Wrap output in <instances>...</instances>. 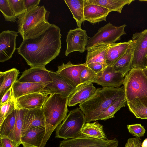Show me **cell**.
<instances>
[{"label":"cell","instance_id":"cell-1","mask_svg":"<svg viewBox=\"0 0 147 147\" xmlns=\"http://www.w3.org/2000/svg\"><path fill=\"white\" fill-rule=\"evenodd\" d=\"M61 37L59 28L51 24L37 37L23 40L18 53L30 67H45L59 55Z\"/></svg>","mask_w":147,"mask_h":147},{"label":"cell","instance_id":"cell-2","mask_svg":"<svg viewBox=\"0 0 147 147\" xmlns=\"http://www.w3.org/2000/svg\"><path fill=\"white\" fill-rule=\"evenodd\" d=\"M125 98L124 86L97 88L88 99L79 105L86 122L96 120L98 116L118 100Z\"/></svg>","mask_w":147,"mask_h":147},{"label":"cell","instance_id":"cell-3","mask_svg":"<svg viewBox=\"0 0 147 147\" xmlns=\"http://www.w3.org/2000/svg\"><path fill=\"white\" fill-rule=\"evenodd\" d=\"M49 15L44 6H38L18 16V32L23 40L37 37L47 29L51 24L48 21Z\"/></svg>","mask_w":147,"mask_h":147},{"label":"cell","instance_id":"cell-4","mask_svg":"<svg viewBox=\"0 0 147 147\" xmlns=\"http://www.w3.org/2000/svg\"><path fill=\"white\" fill-rule=\"evenodd\" d=\"M68 98L61 95L50 94L42 108L47 124L44 147L53 131L67 116Z\"/></svg>","mask_w":147,"mask_h":147},{"label":"cell","instance_id":"cell-5","mask_svg":"<svg viewBox=\"0 0 147 147\" xmlns=\"http://www.w3.org/2000/svg\"><path fill=\"white\" fill-rule=\"evenodd\" d=\"M127 101H135L147 107V78L143 69L133 68L124 77Z\"/></svg>","mask_w":147,"mask_h":147},{"label":"cell","instance_id":"cell-6","mask_svg":"<svg viewBox=\"0 0 147 147\" xmlns=\"http://www.w3.org/2000/svg\"><path fill=\"white\" fill-rule=\"evenodd\" d=\"M86 123L85 115L79 108L72 110L55 129V137L67 140L77 137Z\"/></svg>","mask_w":147,"mask_h":147},{"label":"cell","instance_id":"cell-7","mask_svg":"<svg viewBox=\"0 0 147 147\" xmlns=\"http://www.w3.org/2000/svg\"><path fill=\"white\" fill-rule=\"evenodd\" d=\"M126 24L115 26L110 22L100 28L92 37L88 39L86 47L87 50L96 45L115 43L121 36L126 33L124 30Z\"/></svg>","mask_w":147,"mask_h":147},{"label":"cell","instance_id":"cell-8","mask_svg":"<svg viewBox=\"0 0 147 147\" xmlns=\"http://www.w3.org/2000/svg\"><path fill=\"white\" fill-rule=\"evenodd\" d=\"M119 141L115 138L102 140L80 135L75 138L64 139L59 147H117Z\"/></svg>","mask_w":147,"mask_h":147},{"label":"cell","instance_id":"cell-9","mask_svg":"<svg viewBox=\"0 0 147 147\" xmlns=\"http://www.w3.org/2000/svg\"><path fill=\"white\" fill-rule=\"evenodd\" d=\"M49 72L52 81L46 85L41 93L58 94L69 98L77 87L55 72Z\"/></svg>","mask_w":147,"mask_h":147},{"label":"cell","instance_id":"cell-10","mask_svg":"<svg viewBox=\"0 0 147 147\" xmlns=\"http://www.w3.org/2000/svg\"><path fill=\"white\" fill-rule=\"evenodd\" d=\"M132 40L136 41L132 63L133 68L143 69L147 67V29L134 34Z\"/></svg>","mask_w":147,"mask_h":147},{"label":"cell","instance_id":"cell-11","mask_svg":"<svg viewBox=\"0 0 147 147\" xmlns=\"http://www.w3.org/2000/svg\"><path fill=\"white\" fill-rule=\"evenodd\" d=\"M88 38L86 30L81 28H77L70 30L66 36L65 56H67L74 51H77L80 53L84 52Z\"/></svg>","mask_w":147,"mask_h":147},{"label":"cell","instance_id":"cell-12","mask_svg":"<svg viewBox=\"0 0 147 147\" xmlns=\"http://www.w3.org/2000/svg\"><path fill=\"white\" fill-rule=\"evenodd\" d=\"M18 32L14 30H6L0 34V62L9 59L16 49V40Z\"/></svg>","mask_w":147,"mask_h":147},{"label":"cell","instance_id":"cell-13","mask_svg":"<svg viewBox=\"0 0 147 147\" xmlns=\"http://www.w3.org/2000/svg\"><path fill=\"white\" fill-rule=\"evenodd\" d=\"M49 71L45 67H30L23 72L17 81L47 84L52 81Z\"/></svg>","mask_w":147,"mask_h":147},{"label":"cell","instance_id":"cell-14","mask_svg":"<svg viewBox=\"0 0 147 147\" xmlns=\"http://www.w3.org/2000/svg\"><path fill=\"white\" fill-rule=\"evenodd\" d=\"M124 77L120 73L115 71L112 66H107L100 74L97 75L94 83L102 87L119 88L123 84Z\"/></svg>","mask_w":147,"mask_h":147},{"label":"cell","instance_id":"cell-15","mask_svg":"<svg viewBox=\"0 0 147 147\" xmlns=\"http://www.w3.org/2000/svg\"><path fill=\"white\" fill-rule=\"evenodd\" d=\"M46 134L45 126L28 129L22 134L21 144L23 147H44Z\"/></svg>","mask_w":147,"mask_h":147},{"label":"cell","instance_id":"cell-16","mask_svg":"<svg viewBox=\"0 0 147 147\" xmlns=\"http://www.w3.org/2000/svg\"><path fill=\"white\" fill-rule=\"evenodd\" d=\"M86 66V63L74 64L69 61L66 64L63 63L61 65H59L58 70L55 72L78 87L81 84V73Z\"/></svg>","mask_w":147,"mask_h":147},{"label":"cell","instance_id":"cell-17","mask_svg":"<svg viewBox=\"0 0 147 147\" xmlns=\"http://www.w3.org/2000/svg\"><path fill=\"white\" fill-rule=\"evenodd\" d=\"M48 95L36 92L22 96L15 99L16 107L19 109L28 110L42 108L49 97Z\"/></svg>","mask_w":147,"mask_h":147},{"label":"cell","instance_id":"cell-18","mask_svg":"<svg viewBox=\"0 0 147 147\" xmlns=\"http://www.w3.org/2000/svg\"><path fill=\"white\" fill-rule=\"evenodd\" d=\"M131 42L124 53L112 66L116 71L121 73L123 77L132 69V63L136 41L130 40Z\"/></svg>","mask_w":147,"mask_h":147},{"label":"cell","instance_id":"cell-19","mask_svg":"<svg viewBox=\"0 0 147 147\" xmlns=\"http://www.w3.org/2000/svg\"><path fill=\"white\" fill-rule=\"evenodd\" d=\"M47 125L42 108L25 109L23 119L22 134L30 129Z\"/></svg>","mask_w":147,"mask_h":147},{"label":"cell","instance_id":"cell-20","mask_svg":"<svg viewBox=\"0 0 147 147\" xmlns=\"http://www.w3.org/2000/svg\"><path fill=\"white\" fill-rule=\"evenodd\" d=\"M112 11L110 10L98 5L84 3V20L92 24L102 21L106 22L107 16Z\"/></svg>","mask_w":147,"mask_h":147},{"label":"cell","instance_id":"cell-21","mask_svg":"<svg viewBox=\"0 0 147 147\" xmlns=\"http://www.w3.org/2000/svg\"><path fill=\"white\" fill-rule=\"evenodd\" d=\"M96 90L92 83L81 84L69 97L68 106H74L77 104L82 103L89 98Z\"/></svg>","mask_w":147,"mask_h":147},{"label":"cell","instance_id":"cell-22","mask_svg":"<svg viewBox=\"0 0 147 147\" xmlns=\"http://www.w3.org/2000/svg\"><path fill=\"white\" fill-rule=\"evenodd\" d=\"M47 84L42 83L16 81L11 88L12 94L15 99L22 96L36 92H42Z\"/></svg>","mask_w":147,"mask_h":147},{"label":"cell","instance_id":"cell-23","mask_svg":"<svg viewBox=\"0 0 147 147\" xmlns=\"http://www.w3.org/2000/svg\"><path fill=\"white\" fill-rule=\"evenodd\" d=\"M111 44L98 45L89 48L87 50L86 62V65L96 63L106 65L105 62L106 53Z\"/></svg>","mask_w":147,"mask_h":147},{"label":"cell","instance_id":"cell-24","mask_svg":"<svg viewBox=\"0 0 147 147\" xmlns=\"http://www.w3.org/2000/svg\"><path fill=\"white\" fill-rule=\"evenodd\" d=\"M20 73L19 70L13 68L4 72H0V99L16 81Z\"/></svg>","mask_w":147,"mask_h":147},{"label":"cell","instance_id":"cell-25","mask_svg":"<svg viewBox=\"0 0 147 147\" xmlns=\"http://www.w3.org/2000/svg\"><path fill=\"white\" fill-rule=\"evenodd\" d=\"M131 42V40L127 42L113 43L107 50L105 62L107 66H112L125 52Z\"/></svg>","mask_w":147,"mask_h":147},{"label":"cell","instance_id":"cell-26","mask_svg":"<svg viewBox=\"0 0 147 147\" xmlns=\"http://www.w3.org/2000/svg\"><path fill=\"white\" fill-rule=\"evenodd\" d=\"M75 20L77 28H81L82 24L85 21L84 18V9L85 0H65Z\"/></svg>","mask_w":147,"mask_h":147},{"label":"cell","instance_id":"cell-27","mask_svg":"<svg viewBox=\"0 0 147 147\" xmlns=\"http://www.w3.org/2000/svg\"><path fill=\"white\" fill-rule=\"evenodd\" d=\"M133 0H85V4L98 5L113 11L121 13L123 7L129 5Z\"/></svg>","mask_w":147,"mask_h":147},{"label":"cell","instance_id":"cell-28","mask_svg":"<svg viewBox=\"0 0 147 147\" xmlns=\"http://www.w3.org/2000/svg\"><path fill=\"white\" fill-rule=\"evenodd\" d=\"M16 108V117L14 127L7 138L11 140L15 147H19L21 144L23 119L25 109H19L17 107Z\"/></svg>","mask_w":147,"mask_h":147},{"label":"cell","instance_id":"cell-29","mask_svg":"<svg viewBox=\"0 0 147 147\" xmlns=\"http://www.w3.org/2000/svg\"><path fill=\"white\" fill-rule=\"evenodd\" d=\"M80 135L98 139H108L104 131L103 125L97 121L86 123Z\"/></svg>","mask_w":147,"mask_h":147},{"label":"cell","instance_id":"cell-30","mask_svg":"<svg viewBox=\"0 0 147 147\" xmlns=\"http://www.w3.org/2000/svg\"><path fill=\"white\" fill-rule=\"evenodd\" d=\"M16 114V107L0 124V138H8L13 131L15 124Z\"/></svg>","mask_w":147,"mask_h":147},{"label":"cell","instance_id":"cell-31","mask_svg":"<svg viewBox=\"0 0 147 147\" xmlns=\"http://www.w3.org/2000/svg\"><path fill=\"white\" fill-rule=\"evenodd\" d=\"M127 105L126 97L119 99L108 107L97 117V120H106L115 117V113L122 107Z\"/></svg>","mask_w":147,"mask_h":147},{"label":"cell","instance_id":"cell-32","mask_svg":"<svg viewBox=\"0 0 147 147\" xmlns=\"http://www.w3.org/2000/svg\"><path fill=\"white\" fill-rule=\"evenodd\" d=\"M127 104L130 111L136 118L147 119V107L135 101H127Z\"/></svg>","mask_w":147,"mask_h":147},{"label":"cell","instance_id":"cell-33","mask_svg":"<svg viewBox=\"0 0 147 147\" xmlns=\"http://www.w3.org/2000/svg\"><path fill=\"white\" fill-rule=\"evenodd\" d=\"M0 10L5 20L15 22L17 18L15 15L8 0H0Z\"/></svg>","mask_w":147,"mask_h":147},{"label":"cell","instance_id":"cell-34","mask_svg":"<svg viewBox=\"0 0 147 147\" xmlns=\"http://www.w3.org/2000/svg\"><path fill=\"white\" fill-rule=\"evenodd\" d=\"M16 107L15 100L13 98L0 107V124Z\"/></svg>","mask_w":147,"mask_h":147},{"label":"cell","instance_id":"cell-35","mask_svg":"<svg viewBox=\"0 0 147 147\" xmlns=\"http://www.w3.org/2000/svg\"><path fill=\"white\" fill-rule=\"evenodd\" d=\"M13 13L17 18L26 11L24 0H8Z\"/></svg>","mask_w":147,"mask_h":147},{"label":"cell","instance_id":"cell-36","mask_svg":"<svg viewBox=\"0 0 147 147\" xmlns=\"http://www.w3.org/2000/svg\"><path fill=\"white\" fill-rule=\"evenodd\" d=\"M96 75V74L87 65L80 74L81 84L94 83Z\"/></svg>","mask_w":147,"mask_h":147},{"label":"cell","instance_id":"cell-37","mask_svg":"<svg viewBox=\"0 0 147 147\" xmlns=\"http://www.w3.org/2000/svg\"><path fill=\"white\" fill-rule=\"evenodd\" d=\"M127 127L129 132L137 138L143 136L145 133V128L140 124L127 125Z\"/></svg>","mask_w":147,"mask_h":147},{"label":"cell","instance_id":"cell-38","mask_svg":"<svg viewBox=\"0 0 147 147\" xmlns=\"http://www.w3.org/2000/svg\"><path fill=\"white\" fill-rule=\"evenodd\" d=\"M87 66L98 75L101 73L107 66L106 64L100 63H91L87 65Z\"/></svg>","mask_w":147,"mask_h":147},{"label":"cell","instance_id":"cell-39","mask_svg":"<svg viewBox=\"0 0 147 147\" xmlns=\"http://www.w3.org/2000/svg\"><path fill=\"white\" fill-rule=\"evenodd\" d=\"M141 139L138 138L128 139L125 147H141Z\"/></svg>","mask_w":147,"mask_h":147},{"label":"cell","instance_id":"cell-40","mask_svg":"<svg viewBox=\"0 0 147 147\" xmlns=\"http://www.w3.org/2000/svg\"><path fill=\"white\" fill-rule=\"evenodd\" d=\"M13 98L11 88L5 94L0 100V107L11 100Z\"/></svg>","mask_w":147,"mask_h":147},{"label":"cell","instance_id":"cell-41","mask_svg":"<svg viewBox=\"0 0 147 147\" xmlns=\"http://www.w3.org/2000/svg\"><path fill=\"white\" fill-rule=\"evenodd\" d=\"M26 10L33 7L39 6L40 0H24Z\"/></svg>","mask_w":147,"mask_h":147},{"label":"cell","instance_id":"cell-42","mask_svg":"<svg viewBox=\"0 0 147 147\" xmlns=\"http://www.w3.org/2000/svg\"><path fill=\"white\" fill-rule=\"evenodd\" d=\"M0 147H15L9 138H0Z\"/></svg>","mask_w":147,"mask_h":147},{"label":"cell","instance_id":"cell-43","mask_svg":"<svg viewBox=\"0 0 147 147\" xmlns=\"http://www.w3.org/2000/svg\"><path fill=\"white\" fill-rule=\"evenodd\" d=\"M141 147H147V138L144 140L141 143Z\"/></svg>","mask_w":147,"mask_h":147},{"label":"cell","instance_id":"cell-44","mask_svg":"<svg viewBox=\"0 0 147 147\" xmlns=\"http://www.w3.org/2000/svg\"><path fill=\"white\" fill-rule=\"evenodd\" d=\"M144 72L147 78V67L143 69Z\"/></svg>","mask_w":147,"mask_h":147},{"label":"cell","instance_id":"cell-45","mask_svg":"<svg viewBox=\"0 0 147 147\" xmlns=\"http://www.w3.org/2000/svg\"><path fill=\"white\" fill-rule=\"evenodd\" d=\"M140 1H147V0H139Z\"/></svg>","mask_w":147,"mask_h":147},{"label":"cell","instance_id":"cell-46","mask_svg":"<svg viewBox=\"0 0 147 147\" xmlns=\"http://www.w3.org/2000/svg\"><path fill=\"white\" fill-rule=\"evenodd\" d=\"M146 58L147 61V55L146 56Z\"/></svg>","mask_w":147,"mask_h":147}]
</instances>
